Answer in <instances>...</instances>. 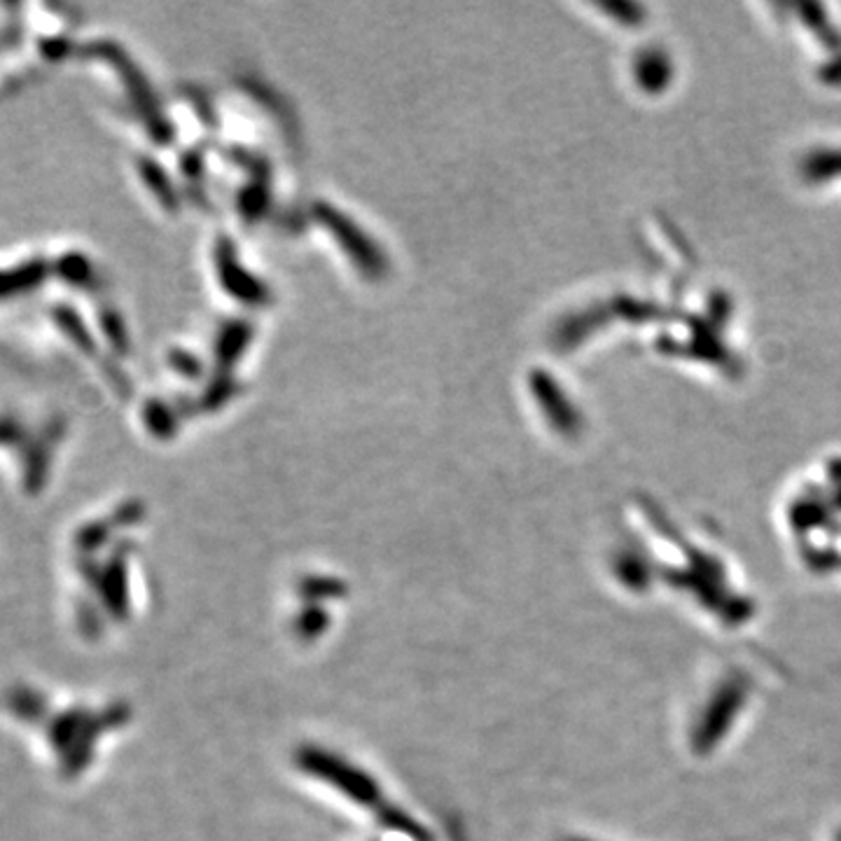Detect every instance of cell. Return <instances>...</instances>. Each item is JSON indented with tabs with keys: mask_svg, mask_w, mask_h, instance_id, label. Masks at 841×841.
I'll return each instance as SVG.
<instances>
[{
	"mask_svg": "<svg viewBox=\"0 0 841 841\" xmlns=\"http://www.w3.org/2000/svg\"><path fill=\"white\" fill-rule=\"evenodd\" d=\"M115 708L59 687L17 678L0 692V720L54 783L71 785L99 762L101 741L115 727Z\"/></svg>",
	"mask_w": 841,
	"mask_h": 841,
	"instance_id": "6da1fadb",
	"label": "cell"
}]
</instances>
